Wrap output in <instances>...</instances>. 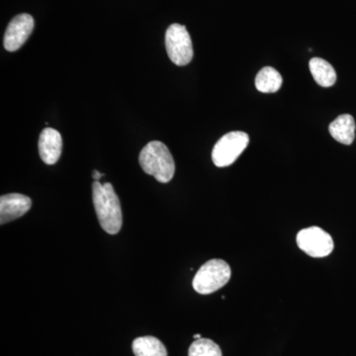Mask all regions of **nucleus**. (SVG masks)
I'll use <instances>...</instances> for the list:
<instances>
[{"label": "nucleus", "instance_id": "f257e3e1", "mask_svg": "<svg viewBox=\"0 0 356 356\" xmlns=\"http://www.w3.org/2000/svg\"><path fill=\"white\" fill-rule=\"evenodd\" d=\"M92 200L100 226L109 235H116L123 224L121 203L113 188L106 182L95 181L92 184Z\"/></svg>", "mask_w": 356, "mask_h": 356}, {"label": "nucleus", "instance_id": "f03ea898", "mask_svg": "<svg viewBox=\"0 0 356 356\" xmlns=\"http://www.w3.org/2000/svg\"><path fill=\"white\" fill-rule=\"evenodd\" d=\"M140 165L147 175L161 184H168L175 172V163L170 149L159 140L149 142L140 151Z\"/></svg>", "mask_w": 356, "mask_h": 356}, {"label": "nucleus", "instance_id": "7ed1b4c3", "mask_svg": "<svg viewBox=\"0 0 356 356\" xmlns=\"http://www.w3.org/2000/svg\"><path fill=\"white\" fill-rule=\"evenodd\" d=\"M231 274V267L226 261L211 259L200 267L194 276L192 284L199 294H212L229 282Z\"/></svg>", "mask_w": 356, "mask_h": 356}, {"label": "nucleus", "instance_id": "20e7f679", "mask_svg": "<svg viewBox=\"0 0 356 356\" xmlns=\"http://www.w3.org/2000/svg\"><path fill=\"white\" fill-rule=\"evenodd\" d=\"M165 48L173 64L184 67L193 58L191 35L184 25H170L165 32Z\"/></svg>", "mask_w": 356, "mask_h": 356}, {"label": "nucleus", "instance_id": "39448f33", "mask_svg": "<svg viewBox=\"0 0 356 356\" xmlns=\"http://www.w3.org/2000/svg\"><path fill=\"white\" fill-rule=\"evenodd\" d=\"M250 137L245 132H231L218 140L212 152V161L218 168L233 165L248 146Z\"/></svg>", "mask_w": 356, "mask_h": 356}, {"label": "nucleus", "instance_id": "423d86ee", "mask_svg": "<svg viewBox=\"0 0 356 356\" xmlns=\"http://www.w3.org/2000/svg\"><path fill=\"white\" fill-rule=\"evenodd\" d=\"M297 245L312 257H325L334 250L331 235L318 227L303 229L297 235Z\"/></svg>", "mask_w": 356, "mask_h": 356}, {"label": "nucleus", "instance_id": "0eeeda50", "mask_svg": "<svg viewBox=\"0 0 356 356\" xmlns=\"http://www.w3.org/2000/svg\"><path fill=\"white\" fill-rule=\"evenodd\" d=\"M34 18L30 14L23 13L15 16L7 26L4 35V48L8 51L19 50L29 38L34 29Z\"/></svg>", "mask_w": 356, "mask_h": 356}, {"label": "nucleus", "instance_id": "6e6552de", "mask_svg": "<svg viewBox=\"0 0 356 356\" xmlns=\"http://www.w3.org/2000/svg\"><path fill=\"white\" fill-rule=\"evenodd\" d=\"M31 199L19 193L6 194L0 198V224L14 221L30 210Z\"/></svg>", "mask_w": 356, "mask_h": 356}, {"label": "nucleus", "instance_id": "1a4fd4ad", "mask_svg": "<svg viewBox=\"0 0 356 356\" xmlns=\"http://www.w3.org/2000/svg\"><path fill=\"white\" fill-rule=\"evenodd\" d=\"M38 147L40 158L42 161L46 165H55L62 154V136L55 129H44L40 135Z\"/></svg>", "mask_w": 356, "mask_h": 356}, {"label": "nucleus", "instance_id": "9d476101", "mask_svg": "<svg viewBox=\"0 0 356 356\" xmlns=\"http://www.w3.org/2000/svg\"><path fill=\"white\" fill-rule=\"evenodd\" d=\"M330 134L337 142L343 145H351L355 138V121L350 114H343L332 122L329 127Z\"/></svg>", "mask_w": 356, "mask_h": 356}, {"label": "nucleus", "instance_id": "9b49d317", "mask_svg": "<svg viewBox=\"0 0 356 356\" xmlns=\"http://www.w3.org/2000/svg\"><path fill=\"white\" fill-rule=\"evenodd\" d=\"M311 74L316 83L323 88H330L337 81V72L334 67L324 58H314L310 60Z\"/></svg>", "mask_w": 356, "mask_h": 356}, {"label": "nucleus", "instance_id": "f8f14e48", "mask_svg": "<svg viewBox=\"0 0 356 356\" xmlns=\"http://www.w3.org/2000/svg\"><path fill=\"white\" fill-rule=\"evenodd\" d=\"M132 348L136 356H168L165 346L154 337H138L133 341Z\"/></svg>", "mask_w": 356, "mask_h": 356}, {"label": "nucleus", "instance_id": "ddd939ff", "mask_svg": "<svg viewBox=\"0 0 356 356\" xmlns=\"http://www.w3.org/2000/svg\"><path fill=\"white\" fill-rule=\"evenodd\" d=\"M283 83V79L280 72L271 67H266L259 70L255 77V86L261 92H277Z\"/></svg>", "mask_w": 356, "mask_h": 356}, {"label": "nucleus", "instance_id": "4468645a", "mask_svg": "<svg viewBox=\"0 0 356 356\" xmlns=\"http://www.w3.org/2000/svg\"><path fill=\"white\" fill-rule=\"evenodd\" d=\"M189 356H222L220 346L208 339H195L188 350Z\"/></svg>", "mask_w": 356, "mask_h": 356}, {"label": "nucleus", "instance_id": "2eb2a0df", "mask_svg": "<svg viewBox=\"0 0 356 356\" xmlns=\"http://www.w3.org/2000/svg\"><path fill=\"white\" fill-rule=\"evenodd\" d=\"M102 177H104L103 173H100L99 172H97V170H93L92 178L95 179V181H99L100 178Z\"/></svg>", "mask_w": 356, "mask_h": 356}, {"label": "nucleus", "instance_id": "dca6fc26", "mask_svg": "<svg viewBox=\"0 0 356 356\" xmlns=\"http://www.w3.org/2000/svg\"><path fill=\"white\" fill-rule=\"evenodd\" d=\"M193 337H194V339H201V336H200V334H194Z\"/></svg>", "mask_w": 356, "mask_h": 356}]
</instances>
